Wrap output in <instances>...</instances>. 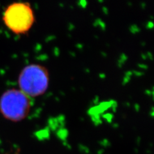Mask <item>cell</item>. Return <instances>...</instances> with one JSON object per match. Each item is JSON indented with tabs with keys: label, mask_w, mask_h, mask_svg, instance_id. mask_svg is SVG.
I'll use <instances>...</instances> for the list:
<instances>
[{
	"label": "cell",
	"mask_w": 154,
	"mask_h": 154,
	"mask_svg": "<svg viewBox=\"0 0 154 154\" xmlns=\"http://www.w3.org/2000/svg\"><path fill=\"white\" fill-rule=\"evenodd\" d=\"M18 84L20 90L28 97H38L44 94L48 89L49 73L45 66L37 64H30L21 71Z\"/></svg>",
	"instance_id": "cell-1"
},
{
	"label": "cell",
	"mask_w": 154,
	"mask_h": 154,
	"mask_svg": "<svg viewBox=\"0 0 154 154\" xmlns=\"http://www.w3.org/2000/svg\"><path fill=\"white\" fill-rule=\"evenodd\" d=\"M3 21L12 32L17 35L26 34L35 21V14L30 4L26 2L13 3L5 8Z\"/></svg>",
	"instance_id": "cell-2"
},
{
	"label": "cell",
	"mask_w": 154,
	"mask_h": 154,
	"mask_svg": "<svg viewBox=\"0 0 154 154\" xmlns=\"http://www.w3.org/2000/svg\"><path fill=\"white\" fill-rule=\"evenodd\" d=\"M30 109V98L21 90L9 89L0 98V112L10 121H22L28 116Z\"/></svg>",
	"instance_id": "cell-3"
}]
</instances>
